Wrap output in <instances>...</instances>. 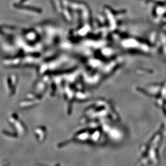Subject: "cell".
<instances>
[{
    "instance_id": "2",
    "label": "cell",
    "mask_w": 166,
    "mask_h": 166,
    "mask_svg": "<svg viewBox=\"0 0 166 166\" xmlns=\"http://www.w3.org/2000/svg\"><path fill=\"white\" fill-rule=\"evenodd\" d=\"M22 1H27V0H22Z\"/></svg>"
},
{
    "instance_id": "1",
    "label": "cell",
    "mask_w": 166,
    "mask_h": 166,
    "mask_svg": "<svg viewBox=\"0 0 166 166\" xmlns=\"http://www.w3.org/2000/svg\"><path fill=\"white\" fill-rule=\"evenodd\" d=\"M16 7H17V8L25 9H26V10L36 11V12H40V11H41L40 9H38V8H35V7H32L23 6H20V5H17V6H16Z\"/></svg>"
}]
</instances>
